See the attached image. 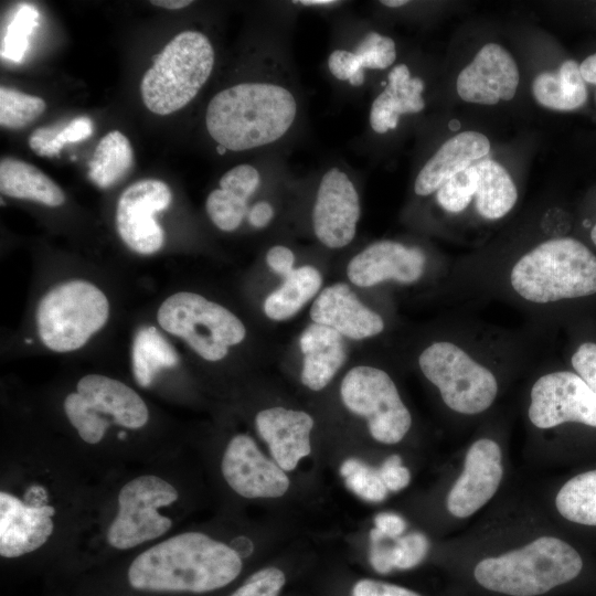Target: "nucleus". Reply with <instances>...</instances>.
Wrapping results in <instances>:
<instances>
[{"instance_id":"nucleus-18","label":"nucleus","mask_w":596,"mask_h":596,"mask_svg":"<svg viewBox=\"0 0 596 596\" xmlns=\"http://www.w3.org/2000/svg\"><path fill=\"white\" fill-rule=\"evenodd\" d=\"M426 256L418 247L384 240L370 244L348 264L347 275L359 287H372L385 280L413 284L424 274Z\"/></svg>"},{"instance_id":"nucleus-25","label":"nucleus","mask_w":596,"mask_h":596,"mask_svg":"<svg viewBox=\"0 0 596 596\" xmlns=\"http://www.w3.org/2000/svg\"><path fill=\"white\" fill-rule=\"evenodd\" d=\"M396 58L393 39L377 32H369L354 51L338 49L328 58L330 73L340 81H348L352 86L364 83V68L384 70Z\"/></svg>"},{"instance_id":"nucleus-48","label":"nucleus","mask_w":596,"mask_h":596,"mask_svg":"<svg viewBox=\"0 0 596 596\" xmlns=\"http://www.w3.org/2000/svg\"><path fill=\"white\" fill-rule=\"evenodd\" d=\"M374 524L385 536L397 539L406 529L405 520L396 513L382 512L374 518Z\"/></svg>"},{"instance_id":"nucleus-1","label":"nucleus","mask_w":596,"mask_h":596,"mask_svg":"<svg viewBox=\"0 0 596 596\" xmlns=\"http://www.w3.org/2000/svg\"><path fill=\"white\" fill-rule=\"evenodd\" d=\"M242 565L234 547L189 531L137 555L128 567L127 579L134 589L142 592L203 594L232 583Z\"/></svg>"},{"instance_id":"nucleus-4","label":"nucleus","mask_w":596,"mask_h":596,"mask_svg":"<svg viewBox=\"0 0 596 596\" xmlns=\"http://www.w3.org/2000/svg\"><path fill=\"white\" fill-rule=\"evenodd\" d=\"M510 283L523 299L549 304L596 294V256L572 237L547 240L512 267Z\"/></svg>"},{"instance_id":"nucleus-13","label":"nucleus","mask_w":596,"mask_h":596,"mask_svg":"<svg viewBox=\"0 0 596 596\" xmlns=\"http://www.w3.org/2000/svg\"><path fill=\"white\" fill-rule=\"evenodd\" d=\"M172 201L169 185L158 179H142L125 189L116 209V226L123 242L134 252L149 255L164 242V232L155 214Z\"/></svg>"},{"instance_id":"nucleus-32","label":"nucleus","mask_w":596,"mask_h":596,"mask_svg":"<svg viewBox=\"0 0 596 596\" xmlns=\"http://www.w3.org/2000/svg\"><path fill=\"white\" fill-rule=\"evenodd\" d=\"M555 505L568 521L596 526V469L565 482L555 498Z\"/></svg>"},{"instance_id":"nucleus-51","label":"nucleus","mask_w":596,"mask_h":596,"mask_svg":"<svg viewBox=\"0 0 596 596\" xmlns=\"http://www.w3.org/2000/svg\"><path fill=\"white\" fill-rule=\"evenodd\" d=\"M153 6L162 7L170 10L182 9L192 3L190 0H153L150 1Z\"/></svg>"},{"instance_id":"nucleus-49","label":"nucleus","mask_w":596,"mask_h":596,"mask_svg":"<svg viewBox=\"0 0 596 596\" xmlns=\"http://www.w3.org/2000/svg\"><path fill=\"white\" fill-rule=\"evenodd\" d=\"M274 217V209L266 201L256 202L248 211V222L257 228L265 227Z\"/></svg>"},{"instance_id":"nucleus-39","label":"nucleus","mask_w":596,"mask_h":596,"mask_svg":"<svg viewBox=\"0 0 596 596\" xmlns=\"http://www.w3.org/2000/svg\"><path fill=\"white\" fill-rule=\"evenodd\" d=\"M429 549L427 538L421 532L398 536L393 544L394 568L409 570L423 562Z\"/></svg>"},{"instance_id":"nucleus-6","label":"nucleus","mask_w":596,"mask_h":596,"mask_svg":"<svg viewBox=\"0 0 596 596\" xmlns=\"http://www.w3.org/2000/svg\"><path fill=\"white\" fill-rule=\"evenodd\" d=\"M108 315L109 304L99 288L85 280L66 281L39 302V337L52 351H74L104 327Z\"/></svg>"},{"instance_id":"nucleus-26","label":"nucleus","mask_w":596,"mask_h":596,"mask_svg":"<svg viewBox=\"0 0 596 596\" xmlns=\"http://www.w3.org/2000/svg\"><path fill=\"white\" fill-rule=\"evenodd\" d=\"M0 191L15 199H26L49 206L65 202L62 189L33 164L12 157L0 161Z\"/></svg>"},{"instance_id":"nucleus-37","label":"nucleus","mask_w":596,"mask_h":596,"mask_svg":"<svg viewBox=\"0 0 596 596\" xmlns=\"http://www.w3.org/2000/svg\"><path fill=\"white\" fill-rule=\"evenodd\" d=\"M340 473L347 487L365 501L381 502L387 496L379 469H375L360 459L348 458L340 467Z\"/></svg>"},{"instance_id":"nucleus-24","label":"nucleus","mask_w":596,"mask_h":596,"mask_svg":"<svg viewBox=\"0 0 596 596\" xmlns=\"http://www.w3.org/2000/svg\"><path fill=\"white\" fill-rule=\"evenodd\" d=\"M424 82L419 77H411L405 64L394 66L387 76V85L376 96L370 110V125L377 134L395 129L401 115L414 114L425 107L422 93Z\"/></svg>"},{"instance_id":"nucleus-17","label":"nucleus","mask_w":596,"mask_h":596,"mask_svg":"<svg viewBox=\"0 0 596 596\" xmlns=\"http://www.w3.org/2000/svg\"><path fill=\"white\" fill-rule=\"evenodd\" d=\"M519 71L511 54L496 43L483 45L457 77V93L468 103L496 105L514 97Z\"/></svg>"},{"instance_id":"nucleus-34","label":"nucleus","mask_w":596,"mask_h":596,"mask_svg":"<svg viewBox=\"0 0 596 596\" xmlns=\"http://www.w3.org/2000/svg\"><path fill=\"white\" fill-rule=\"evenodd\" d=\"M248 199L235 189L220 187L209 194L206 213L217 228L232 232L240 226L246 214Z\"/></svg>"},{"instance_id":"nucleus-54","label":"nucleus","mask_w":596,"mask_h":596,"mask_svg":"<svg viewBox=\"0 0 596 596\" xmlns=\"http://www.w3.org/2000/svg\"><path fill=\"white\" fill-rule=\"evenodd\" d=\"M590 238H592L593 243L596 245V224L592 228Z\"/></svg>"},{"instance_id":"nucleus-27","label":"nucleus","mask_w":596,"mask_h":596,"mask_svg":"<svg viewBox=\"0 0 596 596\" xmlns=\"http://www.w3.org/2000/svg\"><path fill=\"white\" fill-rule=\"evenodd\" d=\"M532 92L539 104L555 110H573L587 99V89L579 65L566 60L557 73L543 72L535 76Z\"/></svg>"},{"instance_id":"nucleus-29","label":"nucleus","mask_w":596,"mask_h":596,"mask_svg":"<svg viewBox=\"0 0 596 596\" xmlns=\"http://www.w3.org/2000/svg\"><path fill=\"white\" fill-rule=\"evenodd\" d=\"M322 278L317 268L306 265L294 269L264 302L266 316L281 321L295 316L320 289Z\"/></svg>"},{"instance_id":"nucleus-28","label":"nucleus","mask_w":596,"mask_h":596,"mask_svg":"<svg viewBox=\"0 0 596 596\" xmlns=\"http://www.w3.org/2000/svg\"><path fill=\"white\" fill-rule=\"evenodd\" d=\"M477 172L476 209L488 220L508 214L518 200L517 187L508 171L497 161L481 160L473 164Z\"/></svg>"},{"instance_id":"nucleus-43","label":"nucleus","mask_w":596,"mask_h":596,"mask_svg":"<svg viewBox=\"0 0 596 596\" xmlns=\"http://www.w3.org/2000/svg\"><path fill=\"white\" fill-rule=\"evenodd\" d=\"M385 536L376 528L370 532V563L372 567L380 574H387L394 570L393 545L385 542Z\"/></svg>"},{"instance_id":"nucleus-7","label":"nucleus","mask_w":596,"mask_h":596,"mask_svg":"<svg viewBox=\"0 0 596 596\" xmlns=\"http://www.w3.org/2000/svg\"><path fill=\"white\" fill-rule=\"evenodd\" d=\"M157 319L162 329L213 362L226 356L228 347L242 342L246 334L243 322L233 312L194 292L181 291L168 297Z\"/></svg>"},{"instance_id":"nucleus-44","label":"nucleus","mask_w":596,"mask_h":596,"mask_svg":"<svg viewBox=\"0 0 596 596\" xmlns=\"http://www.w3.org/2000/svg\"><path fill=\"white\" fill-rule=\"evenodd\" d=\"M380 477L389 491H400L411 481L409 470L398 455L387 457L379 468Z\"/></svg>"},{"instance_id":"nucleus-14","label":"nucleus","mask_w":596,"mask_h":596,"mask_svg":"<svg viewBox=\"0 0 596 596\" xmlns=\"http://www.w3.org/2000/svg\"><path fill=\"white\" fill-rule=\"evenodd\" d=\"M360 199L348 174L333 167L321 178L312 209V227L317 238L329 248H341L352 242L360 220Z\"/></svg>"},{"instance_id":"nucleus-33","label":"nucleus","mask_w":596,"mask_h":596,"mask_svg":"<svg viewBox=\"0 0 596 596\" xmlns=\"http://www.w3.org/2000/svg\"><path fill=\"white\" fill-rule=\"evenodd\" d=\"M45 102L15 88L0 87V124L9 129L24 128L45 110Z\"/></svg>"},{"instance_id":"nucleus-8","label":"nucleus","mask_w":596,"mask_h":596,"mask_svg":"<svg viewBox=\"0 0 596 596\" xmlns=\"http://www.w3.org/2000/svg\"><path fill=\"white\" fill-rule=\"evenodd\" d=\"M418 364L455 412L479 414L496 400L498 382L493 373L453 342L432 343L421 353Z\"/></svg>"},{"instance_id":"nucleus-47","label":"nucleus","mask_w":596,"mask_h":596,"mask_svg":"<svg viewBox=\"0 0 596 596\" xmlns=\"http://www.w3.org/2000/svg\"><path fill=\"white\" fill-rule=\"evenodd\" d=\"M93 121L85 116L72 119L60 132L62 142L72 143L85 140L93 134Z\"/></svg>"},{"instance_id":"nucleus-36","label":"nucleus","mask_w":596,"mask_h":596,"mask_svg":"<svg viewBox=\"0 0 596 596\" xmlns=\"http://www.w3.org/2000/svg\"><path fill=\"white\" fill-rule=\"evenodd\" d=\"M64 411L85 443L95 445L104 439L110 422L91 407L81 394L70 393L64 401Z\"/></svg>"},{"instance_id":"nucleus-16","label":"nucleus","mask_w":596,"mask_h":596,"mask_svg":"<svg viewBox=\"0 0 596 596\" xmlns=\"http://www.w3.org/2000/svg\"><path fill=\"white\" fill-rule=\"evenodd\" d=\"M503 475L500 446L492 439L476 440L468 449L464 469L447 496V510L467 518L497 492Z\"/></svg>"},{"instance_id":"nucleus-30","label":"nucleus","mask_w":596,"mask_h":596,"mask_svg":"<svg viewBox=\"0 0 596 596\" xmlns=\"http://www.w3.org/2000/svg\"><path fill=\"white\" fill-rule=\"evenodd\" d=\"M132 162L130 141L119 130H111L96 146L88 164V178L98 188H110L128 173Z\"/></svg>"},{"instance_id":"nucleus-19","label":"nucleus","mask_w":596,"mask_h":596,"mask_svg":"<svg viewBox=\"0 0 596 596\" xmlns=\"http://www.w3.org/2000/svg\"><path fill=\"white\" fill-rule=\"evenodd\" d=\"M310 318L353 340L371 338L384 329L382 317L364 306L343 283L328 286L320 292L310 308Z\"/></svg>"},{"instance_id":"nucleus-12","label":"nucleus","mask_w":596,"mask_h":596,"mask_svg":"<svg viewBox=\"0 0 596 596\" xmlns=\"http://www.w3.org/2000/svg\"><path fill=\"white\" fill-rule=\"evenodd\" d=\"M529 418L542 429L566 422L596 427V394L576 373L545 374L532 386Z\"/></svg>"},{"instance_id":"nucleus-10","label":"nucleus","mask_w":596,"mask_h":596,"mask_svg":"<svg viewBox=\"0 0 596 596\" xmlns=\"http://www.w3.org/2000/svg\"><path fill=\"white\" fill-rule=\"evenodd\" d=\"M340 395L349 411L368 421L371 436L380 443L396 444L411 428V413L391 376L381 369L352 368L341 382Z\"/></svg>"},{"instance_id":"nucleus-52","label":"nucleus","mask_w":596,"mask_h":596,"mask_svg":"<svg viewBox=\"0 0 596 596\" xmlns=\"http://www.w3.org/2000/svg\"><path fill=\"white\" fill-rule=\"evenodd\" d=\"M294 3L306 6V7H328V6H333L340 2L334 1V0H301V1H294Z\"/></svg>"},{"instance_id":"nucleus-35","label":"nucleus","mask_w":596,"mask_h":596,"mask_svg":"<svg viewBox=\"0 0 596 596\" xmlns=\"http://www.w3.org/2000/svg\"><path fill=\"white\" fill-rule=\"evenodd\" d=\"M40 13L34 6L21 4L7 26L1 42V57L21 63L29 49V38L39 24Z\"/></svg>"},{"instance_id":"nucleus-38","label":"nucleus","mask_w":596,"mask_h":596,"mask_svg":"<svg viewBox=\"0 0 596 596\" xmlns=\"http://www.w3.org/2000/svg\"><path fill=\"white\" fill-rule=\"evenodd\" d=\"M477 192V172L471 164L448 179L436 192L438 204L450 213L464 211Z\"/></svg>"},{"instance_id":"nucleus-31","label":"nucleus","mask_w":596,"mask_h":596,"mask_svg":"<svg viewBox=\"0 0 596 596\" xmlns=\"http://www.w3.org/2000/svg\"><path fill=\"white\" fill-rule=\"evenodd\" d=\"M178 361L175 350L157 328L138 330L132 344V371L140 386H149L161 369L172 368Z\"/></svg>"},{"instance_id":"nucleus-5","label":"nucleus","mask_w":596,"mask_h":596,"mask_svg":"<svg viewBox=\"0 0 596 596\" xmlns=\"http://www.w3.org/2000/svg\"><path fill=\"white\" fill-rule=\"evenodd\" d=\"M214 62V49L206 35L192 30L177 34L141 79L143 104L157 115L183 108L207 82Z\"/></svg>"},{"instance_id":"nucleus-23","label":"nucleus","mask_w":596,"mask_h":596,"mask_svg":"<svg viewBox=\"0 0 596 596\" xmlns=\"http://www.w3.org/2000/svg\"><path fill=\"white\" fill-rule=\"evenodd\" d=\"M299 345L304 354L302 384L311 391L324 389L347 360L342 336L313 322L301 333Z\"/></svg>"},{"instance_id":"nucleus-2","label":"nucleus","mask_w":596,"mask_h":596,"mask_svg":"<svg viewBox=\"0 0 596 596\" xmlns=\"http://www.w3.org/2000/svg\"><path fill=\"white\" fill-rule=\"evenodd\" d=\"M294 93L275 81H252L216 93L205 111L209 135L221 147L244 151L272 145L295 124Z\"/></svg>"},{"instance_id":"nucleus-11","label":"nucleus","mask_w":596,"mask_h":596,"mask_svg":"<svg viewBox=\"0 0 596 596\" xmlns=\"http://www.w3.org/2000/svg\"><path fill=\"white\" fill-rule=\"evenodd\" d=\"M56 509L40 483H31L19 496L0 492V555L15 558L35 552L55 530Z\"/></svg>"},{"instance_id":"nucleus-50","label":"nucleus","mask_w":596,"mask_h":596,"mask_svg":"<svg viewBox=\"0 0 596 596\" xmlns=\"http://www.w3.org/2000/svg\"><path fill=\"white\" fill-rule=\"evenodd\" d=\"M579 72L584 82L596 85V53L582 62Z\"/></svg>"},{"instance_id":"nucleus-40","label":"nucleus","mask_w":596,"mask_h":596,"mask_svg":"<svg viewBox=\"0 0 596 596\" xmlns=\"http://www.w3.org/2000/svg\"><path fill=\"white\" fill-rule=\"evenodd\" d=\"M286 577L277 567H265L251 575L231 596H277Z\"/></svg>"},{"instance_id":"nucleus-3","label":"nucleus","mask_w":596,"mask_h":596,"mask_svg":"<svg viewBox=\"0 0 596 596\" xmlns=\"http://www.w3.org/2000/svg\"><path fill=\"white\" fill-rule=\"evenodd\" d=\"M583 560L568 543L541 536L524 547L479 561L475 583L500 596H543L574 581Z\"/></svg>"},{"instance_id":"nucleus-46","label":"nucleus","mask_w":596,"mask_h":596,"mask_svg":"<svg viewBox=\"0 0 596 596\" xmlns=\"http://www.w3.org/2000/svg\"><path fill=\"white\" fill-rule=\"evenodd\" d=\"M266 262L273 272L285 278L294 270L295 255L288 247L276 245L267 252Z\"/></svg>"},{"instance_id":"nucleus-22","label":"nucleus","mask_w":596,"mask_h":596,"mask_svg":"<svg viewBox=\"0 0 596 596\" xmlns=\"http://www.w3.org/2000/svg\"><path fill=\"white\" fill-rule=\"evenodd\" d=\"M490 150L489 139L477 131H462L444 142L418 172L414 191L426 196L453 175L467 169Z\"/></svg>"},{"instance_id":"nucleus-15","label":"nucleus","mask_w":596,"mask_h":596,"mask_svg":"<svg viewBox=\"0 0 596 596\" xmlns=\"http://www.w3.org/2000/svg\"><path fill=\"white\" fill-rule=\"evenodd\" d=\"M221 469L227 485L247 499L279 498L290 483L285 470L245 434H237L228 441Z\"/></svg>"},{"instance_id":"nucleus-21","label":"nucleus","mask_w":596,"mask_h":596,"mask_svg":"<svg viewBox=\"0 0 596 596\" xmlns=\"http://www.w3.org/2000/svg\"><path fill=\"white\" fill-rule=\"evenodd\" d=\"M76 392L105 419L121 427L138 429L149 419L145 401L118 380L88 374L78 381Z\"/></svg>"},{"instance_id":"nucleus-20","label":"nucleus","mask_w":596,"mask_h":596,"mask_svg":"<svg viewBox=\"0 0 596 596\" xmlns=\"http://www.w3.org/2000/svg\"><path fill=\"white\" fill-rule=\"evenodd\" d=\"M255 424L274 461L283 470H294L304 457L310 455V433L315 422L308 413L270 407L258 412Z\"/></svg>"},{"instance_id":"nucleus-45","label":"nucleus","mask_w":596,"mask_h":596,"mask_svg":"<svg viewBox=\"0 0 596 596\" xmlns=\"http://www.w3.org/2000/svg\"><path fill=\"white\" fill-rule=\"evenodd\" d=\"M351 596H421L418 593L391 583L364 578L355 583Z\"/></svg>"},{"instance_id":"nucleus-41","label":"nucleus","mask_w":596,"mask_h":596,"mask_svg":"<svg viewBox=\"0 0 596 596\" xmlns=\"http://www.w3.org/2000/svg\"><path fill=\"white\" fill-rule=\"evenodd\" d=\"M62 128L60 126H50L35 129L29 137L30 148L41 157L57 156L64 147L60 138Z\"/></svg>"},{"instance_id":"nucleus-42","label":"nucleus","mask_w":596,"mask_h":596,"mask_svg":"<svg viewBox=\"0 0 596 596\" xmlns=\"http://www.w3.org/2000/svg\"><path fill=\"white\" fill-rule=\"evenodd\" d=\"M572 365L577 375L596 394V343H582L572 356Z\"/></svg>"},{"instance_id":"nucleus-53","label":"nucleus","mask_w":596,"mask_h":596,"mask_svg":"<svg viewBox=\"0 0 596 596\" xmlns=\"http://www.w3.org/2000/svg\"><path fill=\"white\" fill-rule=\"evenodd\" d=\"M408 1L405 0H384L381 1L382 4L390 7V8H397L406 4Z\"/></svg>"},{"instance_id":"nucleus-9","label":"nucleus","mask_w":596,"mask_h":596,"mask_svg":"<svg viewBox=\"0 0 596 596\" xmlns=\"http://www.w3.org/2000/svg\"><path fill=\"white\" fill-rule=\"evenodd\" d=\"M179 499L175 487L157 475H140L127 481L117 496V513L106 533L116 550H130L164 535L172 519L160 510Z\"/></svg>"}]
</instances>
